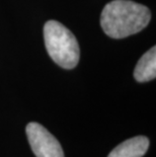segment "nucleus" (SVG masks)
I'll return each mask as SVG.
<instances>
[{"label":"nucleus","mask_w":156,"mask_h":157,"mask_svg":"<svg viewBox=\"0 0 156 157\" xmlns=\"http://www.w3.org/2000/svg\"><path fill=\"white\" fill-rule=\"evenodd\" d=\"M150 19L151 12L145 5L130 0H114L102 9L101 25L111 38L124 39L144 29Z\"/></svg>","instance_id":"obj_1"},{"label":"nucleus","mask_w":156,"mask_h":157,"mask_svg":"<svg viewBox=\"0 0 156 157\" xmlns=\"http://www.w3.org/2000/svg\"><path fill=\"white\" fill-rule=\"evenodd\" d=\"M47 52L56 64L64 69L74 68L80 58V49L75 36L62 23L49 21L44 26Z\"/></svg>","instance_id":"obj_2"},{"label":"nucleus","mask_w":156,"mask_h":157,"mask_svg":"<svg viewBox=\"0 0 156 157\" xmlns=\"http://www.w3.org/2000/svg\"><path fill=\"white\" fill-rule=\"evenodd\" d=\"M25 132L31 148L36 157H64L61 144L41 124L29 123Z\"/></svg>","instance_id":"obj_3"},{"label":"nucleus","mask_w":156,"mask_h":157,"mask_svg":"<svg viewBox=\"0 0 156 157\" xmlns=\"http://www.w3.org/2000/svg\"><path fill=\"white\" fill-rule=\"evenodd\" d=\"M148 148L149 139L147 137H133L112 150L108 157H143Z\"/></svg>","instance_id":"obj_4"},{"label":"nucleus","mask_w":156,"mask_h":157,"mask_svg":"<svg viewBox=\"0 0 156 157\" xmlns=\"http://www.w3.org/2000/svg\"><path fill=\"white\" fill-rule=\"evenodd\" d=\"M134 77L138 82H147L156 77V49L152 47L140 58L134 70Z\"/></svg>","instance_id":"obj_5"}]
</instances>
